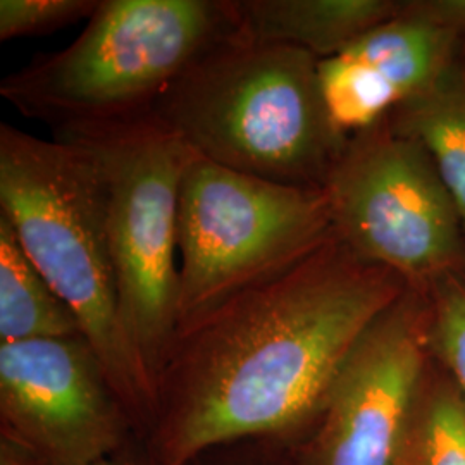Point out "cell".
<instances>
[{
  "mask_svg": "<svg viewBox=\"0 0 465 465\" xmlns=\"http://www.w3.org/2000/svg\"><path fill=\"white\" fill-rule=\"evenodd\" d=\"M407 286L332 238L190 322L157 381L150 447L164 464L186 465L238 440L299 445L359 338Z\"/></svg>",
  "mask_w": 465,
  "mask_h": 465,
  "instance_id": "6da1fadb",
  "label": "cell"
},
{
  "mask_svg": "<svg viewBox=\"0 0 465 465\" xmlns=\"http://www.w3.org/2000/svg\"><path fill=\"white\" fill-rule=\"evenodd\" d=\"M150 114L199 157L290 186L322 190L349 142L328 111L319 59L234 35L186 67Z\"/></svg>",
  "mask_w": 465,
  "mask_h": 465,
  "instance_id": "7a4b0ae2",
  "label": "cell"
},
{
  "mask_svg": "<svg viewBox=\"0 0 465 465\" xmlns=\"http://www.w3.org/2000/svg\"><path fill=\"white\" fill-rule=\"evenodd\" d=\"M0 216L76 317L111 381L149 438L155 388L126 330L99 176L82 147L0 124Z\"/></svg>",
  "mask_w": 465,
  "mask_h": 465,
  "instance_id": "3957f363",
  "label": "cell"
},
{
  "mask_svg": "<svg viewBox=\"0 0 465 465\" xmlns=\"http://www.w3.org/2000/svg\"><path fill=\"white\" fill-rule=\"evenodd\" d=\"M232 32L230 0H100L71 45L7 74L0 95L52 132L140 116Z\"/></svg>",
  "mask_w": 465,
  "mask_h": 465,
  "instance_id": "277c9868",
  "label": "cell"
},
{
  "mask_svg": "<svg viewBox=\"0 0 465 465\" xmlns=\"http://www.w3.org/2000/svg\"><path fill=\"white\" fill-rule=\"evenodd\" d=\"M54 138L82 147L95 166L124 324L157 388L178 334V200L197 153L150 113Z\"/></svg>",
  "mask_w": 465,
  "mask_h": 465,
  "instance_id": "5b68a950",
  "label": "cell"
},
{
  "mask_svg": "<svg viewBox=\"0 0 465 465\" xmlns=\"http://www.w3.org/2000/svg\"><path fill=\"white\" fill-rule=\"evenodd\" d=\"M332 238L324 190L269 182L195 155L178 200V331L299 266Z\"/></svg>",
  "mask_w": 465,
  "mask_h": 465,
  "instance_id": "8992f818",
  "label": "cell"
},
{
  "mask_svg": "<svg viewBox=\"0 0 465 465\" xmlns=\"http://www.w3.org/2000/svg\"><path fill=\"white\" fill-rule=\"evenodd\" d=\"M324 193L332 232L359 259L428 288L465 269V226L431 155L384 117L349 136Z\"/></svg>",
  "mask_w": 465,
  "mask_h": 465,
  "instance_id": "52a82bcc",
  "label": "cell"
},
{
  "mask_svg": "<svg viewBox=\"0 0 465 465\" xmlns=\"http://www.w3.org/2000/svg\"><path fill=\"white\" fill-rule=\"evenodd\" d=\"M430 362L428 290L409 284L350 351L297 445L302 465H405Z\"/></svg>",
  "mask_w": 465,
  "mask_h": 465,
  "instance_id": "ba28073f",
  "label": "cell"
},
{
  "mask_svg": "<svg viewBox=\"0 0 465 465\" xmlns=\"http://www.w3.org/2000/svg\"><path fill=\"white\" fill-rule=\"evenodd\" d=\"M136 436L84 336L0 343V438L44 465H94Z\"/></svg>",
  "mask_w": 465,
  "mask_h": 465,
  "instance_id": "9c48e42d",
  "label": "cell"
},
{
  "mask_svg": "<svg viewBox=\"0 0 465 465\" xmlns=\"http://www.w3.org/2000/svg\"><path fill=\"white\" fill-rule=\"evenodd\" d=\"M465 42V0H403L399 13L331 59L319 80L336 128L347 136L416 97Z\"/></svg>",
  "mask_w": 465,
  "mask_h": 465,
  "instance_id": "30bf717a",
  "label": "cell"
},
{
  "mask_svg": "<svg viewBox=\"0 0 465 465\" xmlns=\"http://www.w3.org/2000/svg\"><path fill=\"white\" fill-rule=\"evenodd\" d=\"M403 0H230L232 35L286 45L319 61L349 49L395 16Z\"/></svg>",
  "mask_w": 465,
  "mask_h": 465,
  "instance_id": "8fae6325",
  "label": "cell"
},
{
  "mask_svg": "<svg viewBox=\"0 0 465 465\" xmlns=\"http://www.w3.org/2000/svg\"><path fill=\"white\" fill-rule=\"evenodd\" d=\"M386 119L428 150L465 226V42L431 84Z\"/></svg>",
  "mask_w": 465,
  "mask_h": 465,
  "instance_id": "7c38bea8",
  "label": "cell"
},
{
  "mask_svg": "<svg viewBox=\"0 0 465 465\" xmlns=\"http://www.w3.org/2000/svg\"><path fill=\"white\" fill-rule=\"evenodd\" d=\"M78 334L80 324L66 302L32 262L9 221L0 216V343Z\"/></svg>",
  "mask_w": 465,
  "mask_h": 465,
  "instance_id": "4fadbf2b",
  "label": "cell"
},
{
  "mask_svg": "<svg viewBox=\"0 0 465 465\" xmlns=\"http://www.w3.org/2000/svg\"><path fill=\"white\" fill-rule=\"evenodd\" d=\"M405 465H465V401L432 357L419 391Z\"/></svg>",
  "mask_w": 465,
  "mask_h": 465,
  "instance_id": "5bb4252c",
  "label": "cell"
},
{
  "mask_svg": "<svg viewBox=\"0 0 465 465\" xmlns=\"http://www.w3.org/2000/svg\"><path fill=\"white\" fill-rule=\"evenodd\" d=\"M426 290L431 357L449 372L465 401V269L441 276Z\"/></svg>",
  "mask_w": 465,
  "mask_h": 465,
  "instance_id": "9a60e30c",
  "label": "cell"
},
{
  "mask_svg": "<svg viewBox=\"0 0 465 465\" xmlns=\"http://www.w3.org/2000/svg\"><path fill=\"white\" fill-rule=\"evenodd\" d=\"M100 0H0V40L52 34L90 17Z\"/></svg>",
  "mask_w": 465,
  "mask_h": 465,
  "instance_id": "2e32d148",
  "label": "cell"
},
{
  "mask_svg": "<svg viewBox=\"0 0 465 465\" xmlns=\"http://www.w3.org/2000/svg\"><path fill=\"white\" fill-rule=\"evenodd\" d=\"M186 465H302L297 443L276 438H249L205 450Z\"/></svg>",
  "mask_w": 465,
  "mask_h": 465,
  "instance_id": "e0dca14e",
  "label": "cell"
},
{
  "mask_svg": "<svg viewBox=\"0 0 465 465\" xmlns=\"http://www.w3.org/2000/svg\"><path fill=\"white\" fill-rule=\"evenodd\" d=\"M94 465H166L152 450L147 438L136 436L111 457Z\"/></svg>",
  "mask_w": 465,
  "mask_h": 465,
  "instance_id": "ac0fdd59",
  "label": "cell"
},
{
  "mask_svg": "<svg viewBox=\"0 0 465 465\" xmlns=\"http://www.w3.org/2000/svg\"><path fill=\"white\" fill-rule=\"evenodd\" d=\"M0 465H44L35 459L30 451H26L15 443L0 438Z\"/></svg>",
  "mask_w": 465,
  "mask_h": 465,
  "instance_id": "d6986e66",
  "label": "cell"
}]
</instances>
